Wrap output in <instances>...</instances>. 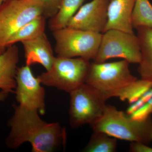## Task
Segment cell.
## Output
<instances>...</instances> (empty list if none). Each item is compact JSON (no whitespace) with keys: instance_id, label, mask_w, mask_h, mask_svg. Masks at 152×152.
Masks as SVG:
<instances>
[{"instance_id":"12","label":"cell","mask_w":152,"mask_h":152,"mask_svg":"<svg viewBox=\"0 0 152 152\" xmlns=\"http://www.w3.org/2000/svg\"><path fill=\"white\" fill-rule=\"evenodd\" d=\"M136 1H110L108 7L107 23L104 32L109 30L118 29L134 33L131 16Z\"/></svg>"},{"instance_id":"15","label":"cell","mask_w":152,"mask_h":152,"mask_svg":"<svg viewBox=\"0 0 152 152\" xmlns=\"http://www.w3.org/2000/svg\"><path fill=\"white\" fill-rule=\"evenodd\" d=\"M46 19L43 15L39 16L23 26L9 38L6 48L19 42L32 39L45 32Z\"/></svg>"},{"instance_id":"3","label":"cell","mask_w":152,"mask_h":152,"mask_svg":"<svg viewBox=\"0 0 152 152\" xmlns=\"http://www.w3.org/2000/svg\"><path fill=\"white\" fill-rule=\"evenodd\" d=\"M125 60L113 62L91 63L86 83L105 100L115 97L121 90L137 80Z\"/></svg>"},{"instance_id":"8","label":"cell","mask_w":152,"mask_h":152,"mask_svg":"<svg viewBox=\"0 0 152 152\" xmlns=\"http://www.w3.org/2000/svg\"><path fill=\"white\" fill-rule=\"evenodd\" d=\"M70 124L73 128L91 125L102 115L106 100L86 84L69 93Z\"/></svg>"},{"instance_id":"7","label":"cell","mask_w":152,"mask_h":152,"mask_svg":"<svg viewBox=\"0 0 152 152\" xmlns=\"http://www.w3.org/2000/svg\"><path fill=\"white\" fill-rule=\"evenodd\" d=\"M117 58L126 60L130 64L140 62V44L137 37L134 33L110 29L102 34L100 44L94 62H104L110 59Z\"/></svg>"},{"instance_id":"16","label":"cell","mask_w":152,"mask_h":152,"mask_svg":"<svg viewBox=\"0 0 152 152\" xmlns=\"http://www.w3.org/2000/svg\"><path fill=\"white\" fill-rule=\"evenodd\" d=\"M86 0H62L57 13L50 18L49 26L52 31L66 27L69 22Z\"/></svg>"},{"instance_id":"24","label":"cell","mask_w":152,"mask_h":152,"mask_svg":"<svg viewBox=\"0 0 152 152\" xmlns=\"http://www.w3.org/2000/svg\"><path fill=\"white\" fill-rule=\"evenodd\" d=\"M7 1V0H0V6L3 3Z\"/></svg>"},{"instance_id":"4","label":"cell","mask_w":152,"mask_h":152,"mask_svg":"<svg viewBox=\"0 0 152 152\" xmlns=\"http://www.w3.org/2000/svg\"><path fill=\"white\" fill-rule=\"evenodd\" d=\"M91 64L81 58L57 56L50 69L38 77L42 85L70 93L86 83Z\"/></svg>"},{"instance_id":"14","label":"cell","mask_w":152,"mask_h":152,"mask_svg":"<svg viewBox=\"0 0 152 152\" xmlns=\"http://www.w3.org/2000/svg\"><path fill=\"white\" fill-rule=\"evenodd\" d=\"M137 29L141 54L138 72L141 79L152 82V28L140 27Z\"/></svg>"},{"instance_id":"17","label":"cell","mask_w":152,"mask_h":152,"mask_svg":"<svg viewBox=\"0 0 152 152\" xmlns=\"http://www.w3.org/2000/svg\"><path fill=\"white\" fill-rule=\"evenodd\" d=\"M133 28H152V5L149 0H136L131 16Z\"/></svg>"},{"instance_id":"19","label":"cell","mask_w":152,"mask_h":152,"mask_svg":"<svg viewBox=\"0 0 152 152\" xmlns=\"http://www.w3.org/2000/svg\"><path fill=\"white\" fill-rule=\"evenodd\" d=\"M152 88V82L141 79H137L121 90L116 95L122 101H127L129 103H134Z\"/></svg>"},{"instance_id":"2","label":"cell","mask_w":152,"mask_h":152,"mask_svg":"<svg viewBox=\"0 0 152 152\" xmlns=\"http://www.w3.org/2000/svg\"><path fill=\"white\" fill-rule=\"evenodd\" d=\"M94 132H102L115 138L148 145L152 142V118L134 119L114 106L106 104L102 115L90 125Z\"/></svg>"},{"instance_id":"22","label":"cell","mask_w":152,"mask_h":152,"mask_svg":"<svg viewBox=\"0 0 152 152\" xmlns=\"http://www.w3.org/2000/svg\"><path fill=\"white\" fill-rule=\"evenodd\" d=\"M9 94L4 91H0V102H3L7 98Z\"/></svg>"},{"instance_id":"23","label":"cell","mask_w":152,"mask_h":152,"mask_svg":"<svg viewBox=\"0 0 152 152\" xmlns=\"http://www.w3.org/2000/svg\"><path fill=\"white\" fill-rule=\"evenodd\" d=\"M146 103L148 104V106H149V107L150 109H151L152 112V98H151L150 100L148 101Z\"/></svg>"},{"instance_id":"9","label":"cell","mask_w":152,"mask_h":152,"mask_svg":"<svg viewBox=\"0 0 152 152\" xmlns=\"http://www.w3.org/2000/svg\"><path fill=\"white\" fill-rule=\"evenodd\" d=\"M15 79V93L19 105L43 115L45 112V93L38 77L33 75L30 66L26 65L18 68Z\"/></svg>"},{"instance_id":"21","label":"cell","mask_w":152,"mask_h":152,"mask_svg":"<svg viewBox=\"0 0 152 152\" xmlns=\"http://www.w3.org/2000/svg\"><path fill=\"white\" fill-rule=\"evenodd\" d=\"M130 151L132 152H152V148L148 145L139 142H132Z\"/></svg>"},{"instance_id":"11","label":"cell","mask_w":152,"mask_h":152,"mask_svg":"<svg viewBox=\"0 0 152 152\" xmlns=\"http://www.w3.org/2000/svg\"><path fill=\"white\" fill-rule=\"evenodd\" d=\"M21 43L24 50L26 65L31 66L39 64L46 71L50 69L55 56L45 33Z\"/></svg>"},{"instance_id":"25","label":"cell","mask_w":152,"mask_h":152,"mask_svg":"<svg viewBox=\"0 0 152 152\" xmlns=\"http://www.w3.org/2000/svg\"><path fill=\"white\" fill-rule=\"evenodd\" d=\"M110 1H111V0H110Z\"/></svg>"},{"instance_id":"1","label":"cell","mask_w":152,"mask_h":152,"mask_svg":"<svg viewBox=\"0 0 152 152\" xmlns=\"http://www.w3.org/2000/svg\"><path fill=\"white\" fill-rule=\"evenodd\" d=\"M13 107V115L8 123L10 132L6 140L7 147L15 149L29 142L32 152H51L65 145L66 130L59 124L44 121L35 110L19 105Z\"/></svg>"},{"instance_id":"18","label":"cell","mask_w":152,"mask_h":152,"mask_svg":"<svg viewBox=\"0 0 152 152\" xmlns=\"http://www.w3.org/2000/svg\"><path fill=\"white\" fill-rule=\"evenodd\" d=\"M117 147L116 138L102 132H94L83 151L114 152L116 150Z\"/></svg>"},{"instance_id":"10","label":"cell","mask_w":152,"mask_h":152,"mask_svg":"<svg viewBox=\"0 0 152 152\" xmlns=\"http://www.w3.org/2000/svg\"><path fill=\"white\" fill-rule=\"evenodd\" d=\"M110 0H92L83 5L67 25L68 27L104 33L108 21Z\"/></svg>"},{"instance_id":"6","label":"cell","mask_w":152,"mask_h":152,"mask_svg":"<svg viewBox=\"0 0 152 152\" xmlns=\"http://www.w3.org/2000/svg\"><path fill=\"white\" fill-rule=\"evenodd\" d=\"M44 14L42 4L37 0H7L0 6V54L12 35Z\"/></svg>"},{"instance_id":"20","label":"cell","mask_w":152,"mask_h":152,"mask_svg":"<svg viewBox=\"0 0 152 152\" xmlns=\"http://www.w3.org/2000/svg\"><path fill=\"white\" fill-rule=\"evenodd\" d=\"M42 4L44 9V16L51 18L57 13L62 0H37Z\"/></svg>"},{"instance_id":"5","label":"cell","mask_w":152,"mask_h":152,"mask_svg":"<svg viewBox=\"0 0 152 152\" xmlns=\"http://www.w3.org/2000/svg\"><path fill=\"white\" fill-rule=\"evenodd\" d=\"M57 56L94 60L99 50L102 34L66 27L53 31Z\"/></svg>"},{"instance_id":"13","label":"cell","mask_w":152,"mask_h":152,"mask_svg":"<svg viewBox=\"0 0 152 152\" xmlns=\"http://www.w3.org/2000/svg\"><path fill=\"white\" fill-rule=\"evenodd\" d=\"M19 60L18 48L14 45L0 54V89L10 94L15 92L16 74Z\"/></svg>"}]
</instances>
